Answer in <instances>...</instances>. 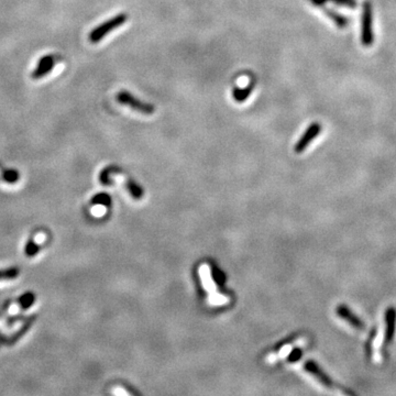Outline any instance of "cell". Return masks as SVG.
<instances>
[{"label": "cell", "mask_w": 396, "mask_h": 396, "mask_svg": "<svg viewBox=\"0 0 396 396\" xmlns=\"http://www.w3.org/2000/svg\"><path fill=\"white\" fill-rule=\"evenodd\" d=\"M309 3L316 7H320L327 3H334L338 6L348 7V8H355L356 6L355 0H309Z\"/></svg>", "instance_id": "11"}, {"label": "cell", "mask_w": 396, "mask_h": 396, "mask_svg": "<svg viewBox=\"0 0 396 396\" xmlns=\"http://www.w3.org/2000/svg\"><path fill=\"white\" fill-rule=\"evenodd\" d=\"M2 177H3V180L5 182L9 183V184H13V183H16V182L19 181L20 174H19L18 171L13 170V169H10V170H5L3 172Z\"/></svg>", "instance_id": "12"}, {"label": "cell", "mask_w": 396, "mask_h": 396, "mask_svg": "<svg viewBox=\"0 0 396 396\" xmlns=\"http://www.w3.org/2000/svg\"><path fill=\"white\" fill-rule=\"evenodd\" d=\"M374 41L373 35V10L370 2H366L362 7L361 18V42L365 46H371Z\"/></svg>", "instance_id": "2"}, {"label": "cell", "mask_w": 396, "mask_h": 396, "mask_svg": "<svg viewBox=\"0 0 396 396\" xmlns=\"http://www.w3.org/2000/svg\"><path fill=\"white\" fill-rule=\"evenodd\" d=\"M55 66V59L52 55H44L39 59L37 68L32 72L33 79H41L49 75Z\"/></svg>", "instance_id": "5"}, {"label": "cell", "mask_w": 396, "mask_h": 396, "mask_svg": "<svg viewBox=\"0 0 396 396\" xmlns=\"http://www.w3.org/2000/svg\"><path fill=\"white\" fill-rule=\"evenodd\" d=\"M319 8H320V10H321L323 13H325V15H326L330 20H332L333 22H335V24H336L337 26H338L339 29L346 28V26L349 24V20H348V18L345 17V16L340 15L339 12H337V11H335V10H333V9H329V8H327V7H325L323 5L320 6Z\"/></svg>", "instance_id": "9"}, {"label": "cell", "mask_w": 396, "mask_h": 396, "mask_svg": "<svg viewBox=\"0 0 396 396\" xmlns=\"http://www.w3.org/2000/svg\"><path fill=\"white\" fill-rule=\"evenodd\" d=\"M125 186H127V188L130 191V194L135 198L142 197V189L139 188L135 182H132L130 180H125Z\"/></svg>", "instance_id": "13"}, {"label": "cell", "mask_w": 396, "mask_h": 396, "mask_svg": "<svg viewBox=\"0 0 396 396\" xmlns=\"http://www.w3.org/2000/svg\"><path fill=\"white\" fill-rule=\"evenodd\" d=\"M385 321V332H384V341L391 343L395 337L396 333V309L394 307H388L384 314Z\"/></svg>", "instance_id": "7"}, {"label": "cell", "mask_w": 396, "mask_h": 396, "mask_svg": "<svg viewBox=\"0 0 396 396\" xmlns=\"http://www.w3.org/2000/svg\"><path fill=\"white\" fill-rule=\"evenodd\" d=\"M336 312H337V314H338L340 318L346 320L349 325H351V327L358 329V330H365V328H366L365 322H363L354 313H352L347 305H343V304H341V305L337 307Z\"/></svg>", "instance_id": "6"}, {"label": "cell", "mask_w": 396, "mask_h": 396, "mask_svg": "<svg viewBox=\"0 0 396 396\" xmlns=\"http://www.w3.org/2000/svg\"><path fill=\"white\" fill-rule=\"evenodd\" d=\"M253 88H254V82L253 81H251L250 84L248 86H246V87H243V88L235 87L234 90H233L234 99L238 103L246 102L247 99L249 98V96L252 94Z\"/></svg>", "instance_id": "10"}, {"label": "cell", "mask_w": 396, "mask_h": 396, "mask_svg": "<svg viewBox=\"0 0 396 396\" xmlns=\"http://www.w3.org/2000/svg\"><path fill=\"white\" fill-rule=\"evenodd\" d=\"M304 368H305V370L308 373H310L313 376H315V378L318 380L322 385H325L327 387H333L334 386V383H333L332 379L329 378V375L327 373L323 372L322 369L318 365H317L315 361H313V360L306 361Z\"/></svg>", "instance_id": "8"}, {"label": "cell", "mask_w": 396, "mask_h": 396, "mask_svg": "<svg viewBox=\"0 0 396 396\" xmlns=\"http://www.w3.org/2000/svg\"><path fill=\"white\" fill-rule=\"evenodd\" d=\"M302 355V350L301 349H296L292 352V355H290V360L296 361L297 359H300Z\"/></svg>", "instance_id": "14"}, {"label": "cell", "mask_w": 396, "mask_h": 396, "mask_svg": "<svg viewBox=\"0 0 396 396\" xmlns=\"http://www.w3.org/2000/svg\"><path fill=\"white\" fill-rule=\"evenodd\" d=\"M127 19L128 16L125 15V13H119V15L112 17L111 19L107 20V21L99 24L95 29H92L91 32L89 33V41L91 43H97L99 41H102L108 33L118 29L119 26L122 25L125 21H127Z\"/></svg>", "instance_id": "1"}, {"label": "cell", "mask_w": 396, "mask_h": 396, "mask_svg": "<svg viewBox=\"0 0 396 396\" xmlns=\"http://www.w3.org/2000/svg\"><path fill=\"white\" fill-rule=\"evenodd\" d=\"M117 101L122 105L128 106V107L131 109L142 112L144 115H152L155 111L153 105L140 101V99L136 98L127 90H122L120 92H118Z\"/></svg>", "instance_id": "3"}, {"label": "cell", "mask_w": 396, "mask_h": 396, "mask_svg": "<svg viewBox=\"0 0 396 396\" xmlns=\"http://www.w3.org/2000/svg\"><path fill=\"white\" fill-rule=\"evenodd\" d=\"M320 132H321V125L319 122H313L312 124H310L295 145L296 153H303V152L306 150L308 145L312 143L314 139L319 136Z\"/></svg>", "instance_id": "4"}]
</instances>
